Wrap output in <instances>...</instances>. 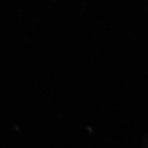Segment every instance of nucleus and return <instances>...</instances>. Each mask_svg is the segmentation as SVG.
Wrapping results in <instances>:
<instances>
[]
</instances>
